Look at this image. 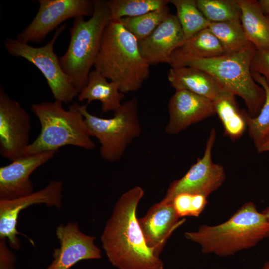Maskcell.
<instances>
[{
	"mask_svg": "<svg viewBox=\"0 0 269 269\" xmlns=\"http://www.w3.org/2000/svg\"><path fill=\"white\" fill-rule=\"evenodd\" d=\"M144 195L143 189L138 186L122 194L101 234L104 252L118 269H164L160 253L147 245L136 217Z\"/></svg>",
	"mask_w": 269,
	"mask_h": 269,
	"instance_id": "obj_1",
	"label": "cell"
},
{
	"mask_svg": "<svg viewBox=\"0 0 269 269\" xmlns=\"http://www.w3.org/2000/svg\"><path fill=\"white\" fill-rule=\"evenodd\" d=\"M150 65L140 51L138 39L119 20L105 28L94 69L118 85L123 93L139 90L149 78Z\"/></svg>",
	"mask_w": 269,
	"mask_h": 269,
	"instance_id": "obj_2",
	"label": "cell"
},
{
	"mask_svg": "<svg viewBox=\"0 0 269 269\" xmlns=\"http://www.w3.org/2000/svg\"><path fill=\"white\" fill-rule=\"evenodd\" d=\"M256 50L252 44L237 52L207 58L192 57L176 50L169 64L171 67H195L207 72L223 91L240 96L249 114L255 117L260 112L266 97L264 89L251 74V61Z\"/></svg>",
	"mask_w": 269,
	"mask_h": 269,
	"instance_id": "obj_3",
	"label": "cell"
},
{
	"mask_svg": "<svg viewBox=\"0 0 269 269\" xmlns=\"http://www.w3.org/2000/svg\"><path fill=\"white\" fill-rule=\"evenodd\" d=\"M184 236L198 244L204 254L228 257L269 237V220L253 202H248L226 221L213 226L202 225L196 231L186 232Z\"/></svg>",
	"mask_w": 269,
	"mask_h": 269,
	"instance_id": "obj_4",
	"label": "cell"
},
{
	"mask_svg": "<svg viewBox=\"0 0 269 269\" xmlns=\"http://www.w3.org/2000/svg\"><path fill=\"white\" fill-rule=\"evenodd\" d=\"M31 108L39 121L41 131L27 148L26 155L57 152L60 148L67 145L88 150L95 148L78 103L73 102L66 110L61 102L54 100L33 104Z\"/></svg>",
	"mask_w": 269,
	"mask_h": 269,
	"instance_id": "obj_5",
	"label": "cell"
},
{
	"mask_svg": "<svg viewBox=\"0 0 269 269\" xmlns=\"http://www.w3.org/2000/svg\"><path fill=\"white\" fill-rule=\"evenodd\" d=\"M110 21L107 0H94L91 17L74 18L68 48L59 59L61 66L79 92L87 83L97 57L104 30Z\"/></svg>",
	"mask_w": 269,
	"mask_h": 269,
	"instance_id": "obj_6",
	"label": "cell"
},
{
	"mask_svg": "<svg viewBox=\"0 0 269 269\" xmlns=\"http://www.w3.org/2000/svg\"><path fill=\"white\" fill-rule=\"evenodd\" d=\"M91 134L100 144V154L104 160L114 162L122 157L128 146L141 134L137 99L133 97L122 103L112 117L101 118L90 113L87 105H79Z\"/></svg>",
	"mask_w": 269,
	"mask_h": 269,
	"instance_id": "obj_7",
	"label": "cell"
},
{
	"mask_svg": "<svg viewBox=\"0 0 269 269\" xmlns=\"http://www.w3.org/2000/svg\"><path fill=\"white\" fill-rule=\"evenodd\" d=\"M66 27V23L61 25L51 39L41 47H35L17 39H7L4 46L9 54L25 59L41 71L55 100L68 104L78 96L79 92L63 70L54 52V44Z\"/></svg>",
	"mask_w": 269,
	"mask_h": 269,
	"instance_id": "obj_8",
	"label": "cell"
},
{
	"mask_svg": "<svg viewBox=\"0 0 269 269\" xmlns=\"http://www.w3.org/2000/svg\"><path fill=\"white\" fill-rule=\"evenodd\" d=\"M216 139V131L213 128L203 156L197 159L183 177L170 184L162 202L172 203L175 196L183 193L201 194L208 197L222 185L226 179L224 167L214 163L212 158Z\"/></svg>",
	"mask_w": 269,
	"mask_h": 269,
	"instance_id": "obj_9",
	"label": "cell"
},
{
	"mask_svg": "<svg viewBox=\"0 0 269 269\" xmlns=\"http://www.w3.org/2000/svg\"><path fill=\"white\" fill-rule=\"evenodd\" d=\"M31 118L20 103L0 88V154L11 162L26 155Z\"/></svg>",
	"mask_w": 269,
	"mask_h": 269,
	"instance_id": "obj_10",
	"label": "cell"
},
{
	"mask_svg": "<svg viewBox=\"0 0 269 269\" xmlns=\"http://www.w3.org/2000/svg\"><path fill=\"white\" fill-rule=\"evenodd\" d=\"M38 11L30 23L17 36L24 43H40L66 20L91 16L94 0H38Z\"/></svg>",
	"mask_w": 269,
	"mask_h": 269,
	"instance_id": "obj_11",
	"label": "cell"
},
{
	"mask_svg": "<svg viewBox=\"0 0 269 269\" xmlns=\"http://www.w3.org/2000/svg\"><path fill=\"white\" fill-rule=\"evenodd\" d=\"M63 183L51 180L43 188L11 200H0V238L8 240L11 248L18 249L20 240L17 225L21 211L34 204L60 208L62 203Z\"/></svg>",
	"mask_w": 269,
	"mask_h": 269,
	"instance_id": "obj_12",
	"label": "cell"
},
{
	"mask_svg": "<svg viewBox=\"0 0 269 269\" xmlns=\"http://www.w3.org/2000/svg\"><path fill=\"white\" fill-rule=\"evenodd\" d=\"M56 236L60 247L54 250L53 259L46 269H71L81 261L102 257L101 250L95 244V238L82 232L77 222L60 224Z\"/></svg>",
	"mask_w": 269,
	"mask_h": 269,
	"instance_id": "obj_13",
	"label": "cell"
},
{
	"mask_svg": "<svg viewBox=\"0 0 269 269\" xmlns=\"http://www.w3.org/2000/svg\"><path fill=\"white\" fill-rule=\"evenodd\" d=\"M56 151L26 155L0 168V200H11L33 192L32 173L53 158Z\"/></svg>",
	"mask_w": 269,
	"mask_h": 269,
	"instance_id": "obj_14",
	"label": "cell"
},
{
	"mask_svg": "<svg viewBox=\"0 0 269 269\" xmlns=\"http://www.w3.org/2000/svg\"><path fill=\"white\" fill-rule=\"evenodd\" d=\"M168 109L169 120L165 130L169 134H177L215 114L212 100L185 90H176Z\"/></svg>",
	"mask_w": 269,
	"mask_h": 269,
	"instance_id": "obj_15",
	"label": "cell"
},
{
	"mask_svg": "<svg viewBox=\"0 0 269 269\" xmlns=\"http://www.w3.org/2000/svg\"><path fill=\"white\" fill-rule=\"evenodd\" d=\"M185 41L177 16L170 14L149 36L139 40L138 43L142 56L151 65L169 64L174 52Z\"/></svg>",
	"mask_w": 269,
	"mask_h": 269,
	"instance_id": "obj_16",
	"label": "cell"
},
{
	"mask_svg": "<svg viewBox=\"0 0 269 269\" xmlns=\"http://www.w3.org/2000/svg\"><path fill=\"white\" fill-rule=\"evenodd\" d=\"M180 218L172 203L161 201L154 204L138 222L147 245L161 253L170 235L185 219Z\"/></svg>",
	"mask_w": 269,
	"mask_h": 269,
	"instance_id": "obj_17",
	"label": "cell"
},
{
	"mask_svg": "<svg viewBox=\"0 0 269 269\" xmlns=\"http://www.w3.org/2000/svg\"><path fill=\"white\" fill-rule=\"evenodd\" d=\"M167 78L171 86L176 90H187L212 101L223 91L210 74L195 67H171Z\"/></svg>",
	"mask_w": 269,
	"mask_h": 269,
	"instance_id": "obj_18",
	"label": "cell"
},
{
	"mask_svg": "<svg viewBox=\"0 0 269 269\" xmlns=\"http://www.w3.org/2000/svg\"><path fill=\"white\" fill-rule=\"evenodd\" d=\"M79 101L87 100V103L98 100L101 103L103 112L117 111L122 105L121 101L124 97V93L120 92L118 85L108 81L99 72L94 69L89 74L85 86L78 95Z\"/></svg>",
	"mask_w": 269,
	"mask_h": 269,
	"instance_id": "obj_19",
	"label": "cell"
},
{
	"mask_svg": "<svg viewBox=\"0 0 269 269\" xmlns=\"http://www.w3.org/2000/svg\"><path fill=\"white\" fill-rule=\"evenodd\" d=\"M240 20L246 37L256 50H269V19L258 0H238Z\"/></svg>",
	"mask_w": 269,
	"mask_h": 269,
	"instance_id": "obj_20",
	"label": "cell"
},
{
	"mask_svg": "<svg viewBox=\"0 0 269 269\" xmlns=\"http://www.w3.org/2000/svg\"><path fill=\"white\" fill-rule=\"evenodd\" d=\"M213 102L215 113L223 126L224 134L232 140L239 139L243 134L247 125L244 110L239 108L235 95L222 91Z\"/></svg>",
	"mask_w": 269,
	"mask_h": 269,
	"instance_id": "obj_21",
	"label": "cell"
},
{
	"mask_svg": "<svg viewBox=\"0 0 269 269\" xmlns=\"http://www.w3.org/2000/svg\"><path fill=\"white\" fill-rule=\"evenodd\" d=\"M251 74L254 80L264 89L266 95L264 104L256 117H252L244 110L249 135L257 148L269 136V84L259 73L251 70Z\"/></svg>",
	"mask_w": 269,
	"mask_h": 269,
	"instance_id": "obj_22",
	"label": "cell"
},
{
	"mask_svg": "<svg viewBox=\"0 0 269 269\" xmlns=\"http://www.w3.org/2000/svg\"><path fill=\"white\" fill-rule=\"evenodd\" d=\"M223 47L225 54L239 52L252 44L240 19L210 23L208 27Z\"/></svg>",
	"mask_w": 269,
	"mask_h": 269,
	"instance_id": "obj_23",
	"label": "cell"
},
{
	"mask_svg": "<svg viewBox=\"0 0 269 269\" xmlns=\"http://www.w3.org/2000/svg\"><path fill=\"white\" fill-rule=\"evenodd\" d=\"M170 3L176 9L186 40L208 27L210 22L198 8L196 0H170Z\"/></svg>",
	"mask_w": 269,
	"mask_h": 269,
	"instance_id": "obj_24",
	"label": "cell"
},
{
	"mask_svg": "<svg viewBox=\"0 0 269 269\" xmlns=\"http://www.w3.org/2000/svg\"><path fill=\"white\" fill-rule=\"evenodd\" d=\"M170 0H110L107 4L110 21L136 17L167 7Z\"/></svg>",
	"mask_w": 269,
	"mask_h": 269,
	"instance_id": "obj_25",
	"label": "cell"
},
{
	"mask_svg": "<svg viewBox=\"0 0 269 269\" xmlns=\"http://www.w3.org/2000/svg\"><path fill=\"white\" fill-rule=\"evenodd\" d=\"M177 50L183 54L201 58L225 54L221 43L208 28L201 30L186 40Z\"/></svg>",
	"mask_w": 269,
	"mask_h": 269,
	"instance_id": "obj_26",
	"label": "cell"
},
{
	"mask_svg": "<svg viewBox=\"0 0 269 269\" xmlns=\"http://www.w3.org/2000/svg\"><path fill=\"white\" fill-rule=\"evenodd\" d=\"M170 14L167 6L136 17H123L119 20L139 41L149 36Z\"/></svg>",
	"mask_w": 269,
	"mask_h": 269,
	"instance_id": "obj_27",
	"label": "cell"
},
{
	"mask_svg": "<svg viewBox=\"0 0 269 269\" xmlns=\"http://www.w3.org/2000/svg\"><path fill=\"white\" fill-rule=\"evenodd\" d=\"M198 8L210 22L240 19L238 0H196Z\"/></svg>",
	"mask_w": 269,
	"mask_h": 269,
	"instance_id": "obj_28",
	"label": "cell"
},
{
	"mask_svg": "<svg viewBox=\"0 0 269 269\" xmlns=\"http://www.w3.org/2000/svg\"><path fill=\"white\" fill-rule=\"evenodd\" d=\"M208 203L207 197L201 194L181 193L174 198V208L179 218L198 217Z\"/></svg>",
	"mask_w": 269,
	"mask_h": 269,
	"instance_id": "obj_29",
	"label": "cell"
},
{
	"mask_svg": "<svg viewBox=\"0 0 269 269\" xmlns=\"http://www.w3.org/2000/svg\"><path fill=\"white\" fill-rule=\"evenodd\" d=\"M251 69L263 76L269 84V50H256Z\"/></svg>",
	"mask_w": 269,
	"mask_h": 269,
	"instance_id": "obj_30",
	"label": "cell"
},
{
	"mask_svg": "<svg viewBox=\"0 0 269 269\" xmlns=\"http://www.w3.org/2000/svg\"><path fill=\"white\" fill-rule=\"evenodd\" d=\"M16 258L10 250L6 239L0 238V269H15Z\"/></svg>",
	"mask_w": 269,
	"mask_h": 269,
	"instance_id": "obj_31",
	"label": "cell"
},
{
	"mask_svg": "<svg viewBox=\"0 0 269 269\" xmlns=\"http://www.w3.org/2000/svg\"><path fill=\"white\" fill-rule=\"evenodd\" d=\"M256 149L257 152L259 153L269 152V136L265 139L263 142L256 148Z\"/></svg>",
	"mask_w": 269,
	"mask_h": 269,
	"instance_id": "obj_32",
	"label": "cell"
},
{
	"mask_svg": "<svg viewBox=\"0 0 269 269\" xmlns=\"http://www.w3.org/2000/svg\"><path fill=\"white\" fill-rule=\"evenodd\" d=\"M258 2L262 11L269 19V0H260Z\"/></svg>",
	"mask_w": 269,
	"mask_h": 269,
	"instance_id": "obj_33",
	"label": "cell"
},
{
	"mask_svg": "<svg viewBox=\"0 0 269 269\" xmlns=\"http://www.w3.org/2000/svg\"><path fill=\"white\" fill-rule=\"evenodd\" d=\"M260 269H269V260L264 263Z\"/></svg>",
	"mask_w": 269,
	"mask_h": 269,
	"instance_id": "obj_34",
	"label": "cell"
},
{
	"mask_svg": "<svg viewBox=\"0 0 269 269\" xmlns=\"http://www.w3.org/2000/svg\"><path fill=\"white\" fill-rule=\"evenodd\" d=\"M262 212L266 215L267 218L269 220V207L266 208Z\"/></svg>",
	"mask_w": 269,
	"mask_h": 269,
	"instance_id": "obj_35",
	"label": "cell"
}]
</instances>
